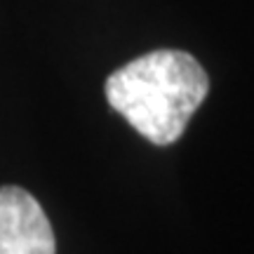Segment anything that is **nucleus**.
Returning <instances> with one entry per match:
<instances>
[{
    "mask_svg": "<svg viewBox=\"0 0 254 254\" xmlns=\"http://www.w3.org/2000/svg\"><path fill=\"white\" fill-rule=\"evenodd\" d=\"M209 92V78L195 57L155 50L111 73V109L155 146L174 144Z\"/></svg>",
    "mask_w": 254,
    "mask_h": 254,
    "instance_id": "obj_1",
    "label": "nucleus"
},
{
    "mask_svg": "<svg viewBox=\"0 0 254 254\" xmlns=\"http://www.w3.org/2000/svg\"><path fill=\"white\" fill-rule=\"evenodd\" d=\"M0 254H57L50 219L19 186L0 189Z\"/></svg>",
    "mask_w": 254,
    "mask_h": 254,
    "instance_id": "obj_2",
    "label": "nucleus"
}]
</instances>
